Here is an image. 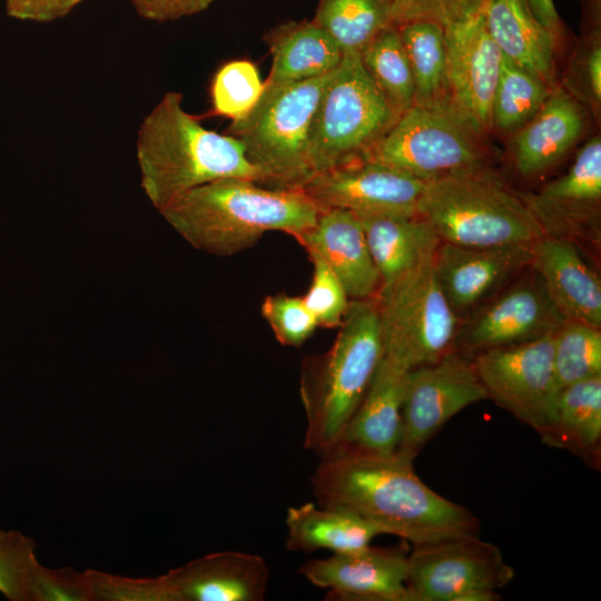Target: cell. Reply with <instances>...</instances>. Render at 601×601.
<instances>
[{
    "instance_id": "1",
    "label": "cell",
    "mask_w": 601,
    "mask_h": 601,
    "mask_svg": "<svg viewBox=\"0 0 601 601\" xmlns=\"http://www.w3.org/2000/svg\"><path fill=\"white\" fill-rule=\"evenodd\" d=\"M311 477L318 505L351 510L381 530L417 544L476 535L466 508L427 486L398 453H348L321 459Z\"/></svg>"
},
{
    "instance_id": "2",
    "label": "cell",
    "mask_w": 601,
    "mask_h": 601,
    "mask_svg": "<svg viewBox=\"0 0 601 601\" xmlns=\"http://www.w3.org/2000/svg\"><path fill=\"white\" fill-rule=\"evenodd\" d=\"M319 211L302 190L272 189L242 178L201 185L159 210L187 243L216 256L242 253L268 231L295 238L314 226Z\"/></svg>"
},
{
    "instance_id": "3",
    "label": "cell",
    "mask_w": 601,
    "mask_h": 601,
    "mask_svg": "<svg viewBox=\"0 0 601 601\" xmlns=\"http://www.w3.org/2000/svg\"><path fill=\"white\" fill-rule=\"evenodd\" d=\"M141 187L152 206L165 208L201 185L242 178L260 185V175L234 137L205 128L183 107V95L166 92L144 118L136 142Z\"/></svg>"
},
{
    "instance_id": "4",
    "label": "cell",
    "mask_w": 601,
    "mask_h": 601,
    "mask_svg": "<svg viewBox=\"0 0 601 601\" xmlns=\"http://www.w3.org/2000/svg\"><path fill=\"white\" fill-rule=\"evenodd\" d=\"M384 356L375 298L351 299L331 348L302 365L304 446L321 459L339 441Z\"/></svg>"
},
{
    "instance_id": "5",
    "label": "cell",
    "mask_w": 601,
    "mask_h": 601,
    "mask_svg": "<svg viewBox=\"0 0 601 601\" xmlns=\"http://www.w3.org/2000/svg\"><path fill=\"white\" fill-rule=\"evenodd\" d=\"M417 214L442 243L460 246L531 245L544 235L522 194L490 167L428 180Z\"/></svg>"
},
{
    "instance_id": "6",
    "label": "cell",
    "mask_w": 601,
    "mask_h": 601,
    "mask_svg": "<svg viewBox=\"0 0 601 601\" xmlns=\"http://www.w3.org/2000/svg\"><path fill=\"white\" fill-rule=\"evenodd\" d=\"M332 71L312 79L269 85L244 117L233 120L227 135L238 140L260 175V185L302 190L313 177L309 135L313 118Z\"/></svg>"
},
{
    "instance_id": "7",
    "label": "cell",
    "mask_w": 601,
    "mask_h": 601,
    "mask_svg": "<svg viewBox=\"0 0 601 601\" xmlns=\"http://www.w3.org/2000/svg\"><path fill=\"white\" fill-rule=\"evenodd\" d=\"M397 117L365 70L359 53H343L313 118L309 135L313 174L365 159Z\"/></svg>"
},
{
    "instance_id": "8",
    "label": "cell",
    "mask_w": 601,
    "mask_h": 601,
    "mask_svg": "<svg viewBox=\"0 0 601 601\" xmlns=\"http://www.w3.org/2000/svg\"><path fill=\"white\" fill-rule=\"evenodd\" d=\"M374 298L385 357L411 370L454 351L460 317L440 286L434 257L382 285Z\"/></svg>"
},
{
    "instance_id": "9",
    "label": "cell",
    "mask_w": 601,
    "mask_h": 601,
    "mask_svg": "<svg viewBox=\"0 0 601 601\" xmlns=\"http://www.w3.org/2000/svg\"><path fill=\"white\" fill-rule=\"evenodd\" d=\"M365 159L425 181L490 167L484 140L445 104H413Z\"/></svg>"
},
{
    "instance_id": "10",
    "label": "cell",
    "mask_w": 601,
    "mask_h": 601,
    "mask_svg": "<svg viewBox=\"0 0 601 601\" xmlns=\"http://www.w3.org/2000/svg\"><path fill=\"white\" fill-rule=\"evenodd\" d=\"M487 398L543 440L554 415L559 387L553 368V333L472 356Z\"/></svg>"
},
{
    "instance_id": "11",
    "label": "cell",
    "mask_w": 601,
    "mask_h": 601,
    "mask_svg": "<svg viewBox=\"0 0 601 601\" xmlns=\"http://www.w3.org/2000/svg\"><path fill=\"white\" fill-rule=\"evenodd\" d=\"M514 570L500 549L476 535L414 545L407 555L408 601H461L474 591H496Z\"/></svg>"
},
{
    "instance_id": "12",
    "label": "cell",
    "mask_w": 601,
    "mask_h": 601,
    "mask_svg": "<svg viewBox=\"0 0 601 601\" xmlns=\"http://www.w3.org/2000/svg\"><path fill=\"white\" fill-rule=\"evenodd\" d=\"M487 398L473 358L452 351L406 372L396 453L414 460L426 442L465 407Z\"/></svg>"
},
{
    "instance_id": "13",
    "label": "cell",
    "mask_w": 601,
    "mask_h": 601,
    "mask_svg": "<svg viewBox=\"0 0 601 601\" xmlns=\"http://www.w3.org/2000/svg\"><path fill=\"white\" fill-rule=\"evenodd\" d=\"M540 277L529 266L467 313L459 325L454 351L474 356L552 334L563 323Z\"/></svg>"
},
{
    "instance_id": "14",
    "label": "cell",
    "mask_w": 601,
    "mask_h": 601,
    "mask_svg": "<svg viewBox=\"0 0 601 601\" xmlns=\"http://www.w3.org/2000/svg\"><path fill=\"white\" fill-rule=\"evenodd\" d=\"M445 101L481 139L492 131L491 106L502 52L490 36L483 9L444 28Z\"/></svg>"
},
{
    "instance_id": "15",
    "label": "cell",
    "mask_w": 601,
    "mask_h": 601,
    "mask_svg": "<svg viewBox=\"0 0 601 601\" xmlns=\"http://www.w3.org/2000/svg\"><path fill=\"white\" fill-rule=\"evenodd\" d=\"M427 181L362 159L315 174L302 191L322 210L341 208L356 216L414 215Z\"/></svg>"
},
{
    "instance_id": "16",
    "label": "cell",
    "mask_w": 601,
    "mask_h": 601,
    "mask_svg": "<svg viewBox=\"0 0 601 601\" xmlns=\"http://www.w3.org/2000/svg\"><path fill=\"white\" fill-rule=\"evenodd\" d=\"M298 572L328 589V600L408 601L407 554L402 548L367 546L305 562Z\"/></svg>"
},
{
    "instance_id": "17",
    "label": "cell",
    "mask_w": 601,
    "mask_h": 601,
    "mask_svg": "<svg viewBox=\"0 0 601 601\" xmlns=\"http://www.w3.org/2000/svg\"><path fill=\"white\" fill-rule=\"evenodd\" d=\"M531 245L466 247L441 243L434 268L440 286L460 315L469 313L526 269Z\"/></svg>"
},
{
    "instance_id": "18",
    "label": "cell",
    "mask_w": 601,
    "mask_h": 601,
    "mask_svg": "<svg viewBox=\"0 0 601 601\" xmlns=\"http://www.w3.org/2000/svg\"><path fill=\"white\" fill-rule=\"evenodd\" d=\"M544 234L572 239L595 225L601 201V140L593 137L569 170L536 194H522Z\"/></svg>"
},
{
    "instance_id": "19",
    "label": "cell",
    "mask_w": 601,
    "mask_h": 601,
    "mask_svg": "<svg viewBox=\"0 0 601 601\" xmlns=\"http://www.w3.org/2000/svg\"><path fill=\"white\" fill-rule=\"evenodd\" d=\"M307 254L321 257L349 299L374 298L381 278L361 219L341 208L322 209L313 227L295 237Z\"/></svg>"
},
{
    "instance_id": "20",
    "label": "cell",
    "mask_w": 601,
    "mask_h": 601,
    "mask_svg": "<svg viewBox=\"0 0 601 601\" xmlns=\"http://www.w3.org/2000/svg\"><path fill=\"white\" fill-rule=\"evenodd\" d=\"M531 268L564 319L601 327V284L573 239L546 235L532 246Z\"/></svg>"
},
{
    "instance_id": "21",
    "label": "cell",
    "mask_w": 601,
    "mask_h": 601,
    "mask_svg": "<svg viewBox=\"0 0 601 601\" xmlns=\"http://www.w3.org/2000/svg\"><path fill=\"white\" fill-rule=\"evenodd\" d=\"M405 367L383 356L357 410L339 441L324 457L348 453L396 452L402 433Z\"/></svg>"
},
{
    "instance_id": "22",
    "label": "cell",
    "mask_w": 601,
    "mask_h": 601,
    "mask_svg": "<svg viewBox=\"0 0 601 601\" xmlns=\"http://www.w3.org/2000/svg\"><path fill=\"white\" fill-rule=\"evenodd\" d=\"M585 120L583 105L566 89L554 87L534 117L511 135L515 169L533 177L553 167L582 136Z\"/></svg>"
},
{
    "instance_id": "23",
    "label": "cell",
    "mask_w": 601,
    "mask_h": 601,
    "mask_svg": "<svg viewBox=\"0 0 601 601\" xmlns=\"http://www.w3.org/2000/svg\"><path fill=\"white\" fill-rule=\"evenodd\" d=\"M269 570L253 553L227 551L209 555L166 580L170 597L196 601H262Z\"/></svg>"
},
{
    "instance_id": "24",
    "label": "cell",
    "mask_w": 601,
    "mask_h": 601,
    "mask_svg": "<svg viewBox=\"0 0 601 601\" xmlns=\"http://www.w3.org/2000/svg\"><path fill=\"white\" fill-rule=\"evenodd\" d=\"M483 16L502 55L554 87L556 36L540 22L528 0H485Z\"/></svg>"
},
{
    "instance_id": "25",
    "label": "cell",
    "mask_w": 601,
    "mask_h": 601,
    "mask_svg": "<svg viewBox=\"0 0 601 601\" xmlns=\"http://www.w3.org/2000/svg\"><path fill=\"white\" fill-rule=\"evenodd\" d=\"M381 278V286L435 256L442 243L418 214L357 216Z\"/></svg>"
},
{
    "instance_id": "26",
    "label": "cell",
    "mask_w": 601,
    "mask_h": 601,
    "mask_svg": "<svg viewBox=\"0 0 601 601\" xmlns=\"http://www.w3.org/2000/svg\"><path fill=\"white\" fill-rule=\"evenodd\" d=\"M272 68L265 83H289L333 71L343 52L333 38L313 21H290L265 37Z\"/></svg>"
},
{
    "instance_id": "27",
    "label": "cell",
    "mask_w": 601,
    "mask_h": 601,
    "mask_svg": "<svg viewBox=\"0 0 601 601\" xmlns=\"http://www.w3.org/2000/svg\"><path fill=\"white\" fill-rule=\"evenodd\" d=\"M286 548L290 552H313L326 549L343 553L363 549L377 535L378 528L342 508L315 505L307 502L290 506L286 514Z\"/></svg>"
},
{
    "instance_id": "28",
    "label": "cell",
    "mask_w": 601,
    "mask_h": 601,
    "mask_svg": "<svg viewBox=\"0 0 601 601\" xmlns=\"http://www.w3.org/2000/svg\"><path fill=\"white\" fill-rule=\"evenodd\" d=\"M597 462L601 449V375L559 390L554 415L542 440Z\"/></svg>"
},
{
    "instance_id": "29",
    "label": "cell",
    "mask_w": 601,
    "mask_h": 601,
    "mask_svg": "<svg viewBox=\"0 0 601 601\" xmlns=\"http://www.w3.org/2000/svg\"><path fill=\"white\" fill-rule=\"evenodd\" d=\"M410 60L414 104H445L446 46L444 28L433 21L415 20L398 26Z\"/></svg>"
},
{
    "instance_id": "30",
    "label": "cell",
    "mask_w": 601,
    "mask_h": 601,
    "mask_svg": "<svg viewBox=\"0 0 601 601\" xmlns=\"http://www.w3.org/2000/svg\"><path fill=\"white\" fill-rule=\"evenodd\" d=\"M394 0H319L315 24L327 32L343 53H359L392 23Z\"/></svg>"
},
{
    "instance_id": "31",
    "label": "cell",
    "mask_w": 601,
    "mask_h": 601,
    "mask_svg": "<svg viewBox=\"0 0 601 601\" xmlns=\"http://www.w3.org/2000/svg\"><path fill=\"white\" fill-rule=\"evenodd\" d=\"M359 56L374 85L398 115L414 104L413 73L397 26L380 31Z\"/></svg>"
},
{
    "instance_id": "32",
    "label": "cell",
    "mask_w": 601,
    "mask_h": 601,
    "mask_svg": "<svg viewBox=\"0 0 601 601\" xmlns=\"http://www.w3.org/2000/svg\"><path fill=\"white\" fill-rule=\"evenodd\" d=\"M554 87L502 55L491 106L492 130L504 135L518 131L540 110Z\"/></svg>"
},
{
    "instance_id": "33",
    "label": "cell",
    "mask_w": 601,
    "mask_h": 601,
    "mask_svg": "<svg viewBox=\"0 0 601 601\" xmlns=\"http://www.w3.org/2000/svg\"><path fill=\"white\" fill-rule=\"evenodd\" d=\"M553 368L559 390L601 375L600 327L564 319L553 333Z\"/></svg>"
},
{
    "instance_id": "34",
    "label": "cell",
    "mask_w": 601,
    "mask_h": 601,
    "mask_svg": "<svg viewBox=\"0 0 601 601\" xmlns=\"http://www.w3.org/2000/svg\"><path fill=\"white\" fill-rule=\"evenodd\" d=\"M264 90L257 67L248 60L225 63L215 75L210 96L216 115L231 121L244 117L255 106Z\"/></svg>"
},
{
    "instance_id": "35",
    "label": "cell",
    "mask_w": 601,
    "mask_h": 601,
    "mask_svg": "<svg viewBox=\"0 0 601 601\" xmlns=\"http://www.w3.org/2000/svg\"><path fill=\"white\" fill-rule=\"evenodd\" d=\"M260 312L276 339L284 346L299 347L318 327L303 297L269 295L264 298Z\"/></svg>"
},
{
    "instance_id": "36",
    "label": "cell",
    "mask_w": 601,
    "mask_h": 601,
    "mask_svg": "<svg viewBox=\"0 0 601 601\" xmlns=\"http://www.w3.org/2000/svg\"><path fill=\"white\" fill-rule=\"evenodd\" d=\"M313 263L312 283L303 296L318 327H338L346 313L349 298L338 278L317 255L308 254Z\"/></svg>"
},
{
    "instance_id": "37",
    "label": "cell",
    "mask_w": 601,
    "mask_h": 601,
    "mask_svg": "<svg viewBox=\"0 0 601 601\" xmlns=\"http://www.w3.org/2000/svg\"><path fill=\"white\" fill-rule=\"evenodd\" d=\"M569 66V92L599 110L601 102L600 29L588 31Z\"/></svg>"
},
{
    "instance_id": "38",
    "label": "cell",
    "mask_w": 601,
    "mask_h": 601,
    "mask_svg": "<svg viewBox=\"0 0 601 601\" xmlns=\"http://www.w3.org/2000/svg\"><path fill=\"white\" fill-rule=\"evenodd\" d=\"M485 0H394L392 23L428 20L443 28L480 12Z\"/></svg>"
},
{
    "instance_id": "39",
    "label": "cell",
    "mask_w": 601,
    "mask_h": 601,
    "mask_svg": "<svg viewBox=\"0 0 601 601\" xmlns=\"http://www.w3.org/2000/svg\"><path fill=\"white\" fill-rule=\"evenodd\" d=\"M31 569L29 542L14 532L0 533V592L11 600L22 599L28 591Z\"/></svg>"
},
{
    "instance_id": "40",
    "label": "cell",
    "mask_w": 601,
    "mask_h": 601,
    "mask_svg": "<svg viewBox=\"0 0 601 601\" xmlns=\"http://www.w3.org/2000/svg\"><path fill=\"white\" fill-rule=\"evenodd\" d=\"M83 0H6L9 17L35 22H51L67 16Z\"/></svg>"
},
{
    "instance_id": "41",
    "label": "cell",
    "mask_w": 601,
    "mask_h": 601,
    "mask_svg": "<svg viewBox=\"0 0 601 601\" xmlns=\"http://www.w3.org/2000/svg\"><path fill=\"white\" fill-rule=\"evenodd\" d=\"M137 13L151 21L164 22L203 12L216 0H130Z\"/></svg>"
},
{
    "instance_id": "42",
    "label": "cell",
    "mask_w": 601,
    "mask_h": 601,
    "mask_svg": "<svg viewBox=\"0 0 601 601\" xmlns=\"http://www.w3.org/2000/svg\"><path fill=\"white\" fill-rule=\"evenodd\" d=\"M528 2L540 22L558 37L561 22L553 0H528Z\"/></svg>"
},
{
    "instance_id": "43",
    "label": "cell",
    "mask_w": 601,
    "mask_h": 601,
    "mask_svg": "<svg viewBox=\"0 0 601 601\" xmlns=\"http://www.w3.org/2000/svg\"><path fill=\"white\" fill-rule=\"evenodd\" d=\"M588 30L600 29L601 0H581Z\"/></svg>"
}]
</instances>
